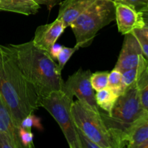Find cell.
Returning <instances> with one entry per match:
<instances>
[{"mask_svg": "<svg viewBox=\"0 0 148 148\" xmlns=\"http://www.w3.org/2000/svg\"><path fill=\"white\" fill-rule=\"evenodd\" d=\"M0 95L20 128L22 120L40 107V98L25 77L7 46H0Z\"/></svg>", "mask_w": 148, "mask_h": 148, "instance_id": "6da1fadb", "label": "cell"}, {"mask_svg": "<svg viewBox=\"0 0 148 148\" xmlns=\"http://www.w3.org/2000/svg\"><path fill=\"white\" fill-rule=\"evenodd\" d=\"M25 77L34 87L41 99L64 86L62 72L48 52L39 49L32 40L7 46Z\"/></svg>", "mask_w": 148, "mask_h": 148, "instance_id": "7a4b0ae2", "label": "cell"}, {"mask_svg": "<svg viewBox=\"0 0 148 148\" xmlns=\"http://www.w3.org/2000/svg\"><path fill=\"white\" fill-rule=\"evenodd\" d=\"M116 148L126 147V138L134 125L147 115L142 106L136 82L119 95L109 113H101Z\"/></svg>", "mask_w": 148, "mask_h": 148, "instance_id": "3957f363", "label": "cell"}, {"mask_svg": "<svg viewBox=\"0 0 148 148\" xmlns=\"http://www.w3.org/2000/svg\"><path fill=\"white\" fill-rule=\"evenodd\" d=\"M115 19L114 1L96 0L69 26L76 38L75 46L78 49L89 46L97 33Z\"/></svg>", "mask_w": 148, "mask_h": 148, "instance_id": "277c9868", "label": "cell"}, {"mask_svg": "<svg viewBox=\"0 0 148 148\" xmlns=\"http://www.w3.org/2000/svg\"><path fill=\"white\" fill-rule=\"evenodd\" d=\"M40 107L46 110L60 127L69 147L80 148L77 127L72 114L73 98L62 90L53 91L40 99Z\"/></svg>", "mask_w": 148, "mask_h": 148, "instance_id": "5b68a950", "label": "cell"}, {"mask_svg": "<svg viewBox=\"0 0 148 148\" xmlns=\"http://www.w3.org/2000/svg\"><path fill=\"white\" fill-rule=\"evenodd\" d=\"M72 114L76 127L101 148H116L115 143L100 112L79 101H73Z\"/></svg>", "mask_w": 148, "mask_h": 148, "instance_id": "8992f818", "label": "cell"}, {"mask_svg": "<svg viewBox=\"0 0 148 148\" xmlns=\"http://www.w3.org/2000/svg\"><path fill=\"white\" fill-rule=\"evenodd\" d=\"M91 74L90 70H83L79 68L76 72L69 76L62 90L72 98L76 96L78 101L96 112H100L99 107L95 101V90L91 85Z\"/></svg>", "mask_w": 148, "mask_h": 148, "instance_id": "52a82bcc", "label": "cell"}, {"mask_svg": "<svg viewBox=\"0 0 148 148\" xmlns=\"http://www.w3.org/2000/svg\"><path fill=\"white\" fill-rule=\"evenodd\" d=\"M116 21L118 30L122 35L132 33L136 29L143 28L146 25L144 12H139L128 5L114 3Z\"/></svg>", "mask_w": 148, "mask_h": 148, "instance_id": "ba28073f", "label": "cell"}, {"mask_svg": "<svg viewBox=\"0 0 148 148\" xmlns=\"http://www.w3.org/2000/svg\"><path fill=\"white\" fill-rule=\"evenodd\" d=\"M124 36L125 38L122 48L114 68L121 72L138 66L140 58L143 55L140 43L135 36L132 33Z\"/></svg>", "mask_w": 148, "mask_h": 148, "instance_id": "9c48e42d", "label": "cell"}, {"mask_svg": "<svg viewBox=\"0 0 148 148\" xmlns=\"http://www.w3.org/2000/svg\"><path fill=\"white\" fill-rule=\"evenodd\" d=\"M66 28L63 22L56 18L52 23L38 26L32 41L38 48L49 53L51 46L56 43Z\"/></svg>", "mask_w": 148, "mask_h": 148, "instance_id": "30bf717a", "label": "cell"}, {"mask_svg": "<svg viewBox=\"0 0 148 148\" xmlns=\"http://www.w3.org/2000/svg\"><path fill=\"white\" fill-rule=\"evenodd\" d=\"M96 0H64L60 3L59 14L56 18L64 23L66 27L86 11Z\"/></svg>", "mask_w": 148, "mask_h": 148, "instance_id": "8fae6325", "label": "cell"}, {"mask_svg": "<svg viewBox=\"0 0 148 148\" xmlns=\"http://www.w3.org/2000/svg\"><path fill=\"white\" fill-rule=\"evenodd\" d=\"M0 133L7 134L12 137L17 148H23L19 138V128L2 98L0 95Z\"/></svg>", "mask_w": 148, "mask_h": 148, "instance_id": "7c38bea8", "label": "cell"}, {"mask_svg": "<svg viewBox=\"0 0 148 148\" xmlns=\"http://www.w3.org/2000/svg\"><path fill=\"white\" fill-rule=\"evenodd\" d=\"M39 9L40 5L33 0H0V11L30 15L36 14Z\"/></svg>", "mask_w": 148, "mask_h": 148, "instance_id": "4fadbf2b", "label": "cell"}, {"mask_svg": "<svg viewBox=\"0 0 148 148\" xmlns=\"http://www.w3.org/2000/svg\"><path fill=\"white\" fill-rule=\"evenodd\" d=\"M139 66L140 69L136 84L142 106L148 113V62L143 55L140 58Z\"/></svg>", "mask_w": 148, "mask_h": 148, "instance_id": "5bb4252c", "label": "cell"}, {"mask_svg": "<svg viewBox=\"0 0 148 148\" xmlns=\"http://www.w3.org/2000/svg\"><path fill=\"white\" fill-rule=\"evenodd\" d=\"M148 138V114L129 132L126 138V147L138 148Z\"/></svg>", "mask_w": 148, "mask_h": 148, "instance_id": "9a60e30c", "label": "cell"}, {"mask_svg": "<svg viewBox=\"0 0 148 148\" xmlns=\"http://www.w3.org/2000/svg\"><path fill=\"white\" fill-rule=\"evenodd\" d=\"M118 95L109 88H104L101 90L96 91L95 101L98 107L102 108L106 113H109L115 104Z\"/></svg>", "mask_w": 148, "mask_h": 148, "instance_id": "2e32d148", "label": "cell"}, {"mask_svg": "<svg viewBox=\"0 0 148 148\" xmlns=\"http://www.w3.org/2000/svg\"><path fill=\"white\" fill-rule=\"evenodd\" d=\"M118 96L124 92L122 85V72L114 69L108 75V87Z\"/></svg>", "mask_w": 148, "mask_h": 148, "instance_id": "e0dca14e", "label": "cell"}, {"mask_svg": "<svg viewBox=\"0 0 148 148\" xmlns=\"http://www.w3.org/2000/svg\"><path fill=\"white\" fill-rule=\"evenodd\" d=\"M108 71L104 72H96L91 74L90 82L94 90L98 91L108 87Z\"/></svg>", "mask_w": 148, "mask_h": 148, "instance_id": "ac0fdd59", "label": "cell"}, {"mask_svg": "<svg viewBox=\"0 0 148 148\" xmlns=\"http://www.w3.org/2000/svg\"><path fill=\"white\" fill-rule=\"evenodd\" d=\"M78 49H79L76 46H75L74 48H69L63 46V48L56 57V59L58 61V66H59V69L61 72H62L64 67L67 63L68 61L69 60L72 54Z\"/></svg>", "mask_w": 148, "mask_h": 148, "instance_id": "d6986e66", "label": "cell"}, {"mask_svg": "<svg viewBox=\"0 0 148 148\" xmlns=\"http://www.w3.org/2000/svg\"><path fill=\"white\" fill-rule=\"evenodd\" d=\"M139 69H140V66L138 64V66L136 67L127 69L122 72V85L124 90H125L127 88L131 86L137 81Z\"/></svg>", "mask_w": 148, "mask_h": 148, "instance_id": "ffe728a7", "label": "cell"}, {"mask_svg": "<svg viewBox=\"0 0 148 148\" xmlns=\"http://www.w3.org/2000/svg\"><path fill=\"white\" fill-rule=\"evenodd\" d=\"M132 33L135 36L141 47L143 56L148 62V38L143 28L136 29Z\"/></svg>", "mask_w": 148, "mask_h": 148, "instance_id": "44dd1931", "label": "cell"}, {"mask_svg": "<svg viewBox=\"0 0 148 148\" xmlns=\"http://www.w3.org/2000/svg\"><path fill=\"white\" fill-rule=\"evenodd\" d=\"M20 127L27 130H31L32 127H36L38 130H42V124L40 119L36 116L33 114H31L22 120Z\"/></svg>", "mask_w": 148, "mask_h": 148, "instance_id": "7402d4cb", "label": "cell"}, {"mask_svg": "<svg viewBox=\"0 0 148 148\" xmlns=\"http://www.w3.org/2000/svg\"><path fill=\"white\" fill-rule=\"evenodd\" d=\"M114 3L126 4L142 12L148 11V0H114Z\"/></svg>", "mask_w": 148, "mask_h": 148, "instance_id": "603a6c76", "label": "cell"}, {"mask_svg": "<svg viewBox=\"0 0 148 148\" xmlns=\"http://www.w3.org/2000/svg\"><path fill=\"white\" fill-rule=\"evenodd\" d=\"M33 134L31 130H27L22 127L19 128V138L23 147L32 148L34 147L33 144Z\"/></svg>", "mask_w": 148, "mask_h": 148, "instance_id": "cb8c5ba5", "label": "cell"}, {"mask_svg": "<svg viewBox=\"0 0 148 148\" xmlns=\"http://www.w3.org/2000/svg\"><path fill=\"white\" fill-rule=\"evenodd\" d=\"M77 131L80 148H101L98 144L92 141L88 136L85 135L77 127Z\"/></svg>", "mask_w": 148, "mask_h": 148, "instance_id": "d4e9b609", "label": "cell"}, {"mask_svg": "<svg viewBox=\"0 0 148 148\" xmlns=\"http://www.w3.org/2000/svg\"><path fill=\"white\" fill-rule=\"evenodd\" d=\"M0 148H17L9 134L0 133Z\"/></svg>", "mask_w": 148, "mask_h": 148, "instance_id": "484cf974", "label": "cell"}, {"mask_svg": "<svg viewBox=\"0 0 148 148\" xmlns=\"http://www.w3.org/2000/svg\"><path fill=\"white\" fill-rule=\"evenodd\" d=\"M38 5L46 6L49 10H51L56 4H59L62 2V0H33Z\"/></svg>", "mask_w": 148, "mask_h": 148, "instance_id": "4316f807", "label": "cell"}, {"mask_svg": "<svg viewBox=\"0 0 148 148\" xmlns=\"http://www.w3.org/2000/svg\"><path fill=\"white\" fill-rule=\"evenodd\" d=\"M62 48H63V46L56 43H54V44L51 46V48L50 49V51H49V54H50L51 57L53 60L56 59V57H57L58 54H59V52L61 51Z\"/></svg>", "mask_w": 148, "mask_h": 148, "instance_id": "83f0119b", "label": "cell"}, {"mask_svg": "<svg viewBox=\"0 0 148 148\" xmlns=\"http://www.w3.org/2000/svg\"><path fill=\"white\" fill-rule=\"evenodd\" d=\"M138 148H148V138L142 145L139 146Z\"/></svg>", "mask_w": 148, "mask_h": 148, "instance_id": "f1b7e54d", "label": "cell"}, {"mask_svg": "<svg viewBox=\"0 0 148 148\" xmlns=\"http://www.w3.org/2000/svg\"><path fill=\"white\" fill-rule=\"evenodd\" d=\"M143 30L145 31V33L146 36H147V38H148V26L145 25L144 27H143Z\"/></svg>", "mask_w": 148, "mask_h": 148, "instance_id": "f546056e", "label": "cell"}, {"mask_svg": "<svg viewBox=\"0 0 148 148\" xmlns=\"http://www.w3.org/2000/svg\"><path fill=\"white\" fill-rule=\"evenodd\" d=\"M111 1H114V0H111Z\"/></svg>", "mask_w": 148, "mask_h": 148, "instance_id": "4dcf8cb0", "label": "cell"}, {"mask_svg": "<svg viewBox=\"0 0 148 148\" xmlns=\"http://www.w3.org/2000/svg\"><path fill=\"white\" fill-rule=\"evenodd\" d=\"M0 46H1V45H0Z\"/></svg>", "mask_w": 148, "mask_h": 148, "instance_id": "1f68e13d", "label": "cell"}]
</instances>
